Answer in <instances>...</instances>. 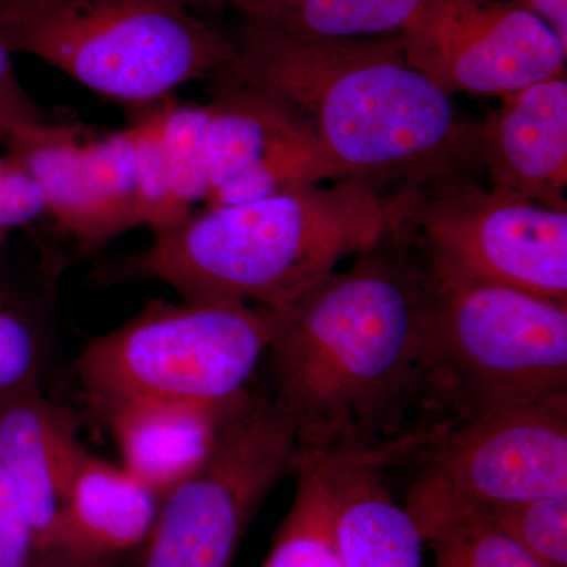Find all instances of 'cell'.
<instances>
[{
    "instance_id": "obj_3",
    "label": "cell",
    "mask_w": 567,
    "mask_h": 567,
    "mask_svg": "<svg viewBox=\"0 0 567 567\" xmlns=\"http://www.w3.org/2000/svg\"><path fill=\"white\" fill-rule=\"evenodd\" d=\"M421 193H383L352 181L303 186L204 207L112 265L111 278L169 286L183 300L256 303L279 311L347 257L404 226Z\"/></svg>"
},
{
    "instance_id": "obj_28",
    "label": "cell",
    "mask_w": 567,
    "mask_h": 567,
    "mask_svg": "<svg viewBox=\"0 0 567 567\" xmlns=\"http://www.w3.org/2000/svg\"><path fill=\"white\" fill-rule=\"evenodd\" d=\"M32 529L9 477L0 468V567H31Z\"/></svg>"
},
{
    "instance_id": "obj_9",
    "label": "cell",
    "mask_w": 567,
    "mask_h": 567,
    "mask_svg": "<svg viewBox=\"0 0 567 567\" xmlns=\"http://www.w3.org/2000/svg\"><path fill=\"white\" fill-rule=\"evenodd\" d=\"M399 37L406 61L447 95L502 99L566 74L561 41L511 0H421Z\"/></svg>"
},
{
    "instance_id": "obj_15",
    "label": "cell",
    "mask_w": 567,
    "mask_h": 567,
    "mask_svg": "<svg viewBox=\"0 0 567 567\" xmlns=\"http://www.w3.org/2000/svg\"><path fill=\"white\" fill-rule=\"evenodd\" d=\"M102 405L122 466L159 498L192 475L210 453L230 405L169 399H112Z\"/></svg>"
},
{
    "instance_id": "obj_29",
    "label": "cell",
    "mask_w": 567,
    "mask_h": 567,
    "mask_svg": "<svg viewBox=\"0 0 567 567\" xmlns=\"http://www.w3.org/2000/svg\"><path fill=\"white\" fill-rule=\"evenodd\" d=\"M546 22L567 50V0H511Z\"/></svg>"
},
{
    "instance_id": "obj_27",
    "label": "cell",
    "mask_w": 567,
    "mask_h": 567,
    "mask_svg": "<svg viewBox=\"0 0 567 567\" xmlns=\"http://www.w3.org/2000/svg\"><path fill=\"white\" fill-rule=\"evenodd\" d=\"M73 121V115L41 106L22 87L13 54L0 40V144L14 130Z\"/></svg>"
},
{
    "instance_id": "obj_17",
    "label": "cell",
    "mask_w": 567,
    "mask_h": 567,
    "mask_svg": "<svg viewBox=\"0 0 567 567\" xmlns=\"http://www.w3.org/2000/svg\"><path fill=\"white\" fill-rule=\"evenodd\" d=\"M334 503L342 567H424V540L388 484L383 462L320 456Z\"/></svg>"
},
{
    "instance_id": "obj_20",
    "label": "cell",
    "mask_w": 567,
    "mask_h": 567,
    "mask_svg": "<svg viewBox=\"0 0 567 567\" xmlns=\"http://www.w3.org/2000/svg\"><path fill=\"white\" fill-rule=\"evenodd\" d=\"M292 505L262 567H342L336 537L333 495L322 457L297 454Z\"/></svg>"
},
{
    "instance_id": "obj_6",
    "label": "cell",
    "mask_w": 567,
    "mask_h": 567,
    "mask_svg": "<svg viewBox=\"0 0 567 567\" xmlns=\"http://www.w3.org/2000/svg\"><path fill=\"white\" fill-rule=\"evenodd\" d=\"M432 265L435 360L453 424L567 395V303Z\"/></svg>"
},
{
    "instance_id": "obj_7",
    "label": "cell",
    "mask_w": 567,
    "mask_h": 567,
    "mask_svg": "<svg viewBox=\"0 0 567 567\" xmlns=\"http://www.w3.org/2000/svg\"><path fill=\"white\" fill-rule=\"evenodd\" d=\"M297 454L268 394L235 402L203 464L159 499L142 567H234L249 522Z\"/></svg>"
},
{
    "instance_id": "obj_1",
    "label": "cell",
    "mask_w": 567,
    "mask_h": 567,
    "mask_svg": "<svg viewBox=\"0 0 567 567\" xmlns=\"http://www.w3.org/2000/svg\"><path fill=\"white\" fill-rule=\"evenodd\" d=\"M436 276L415 219L271 320V399L298 454L393 465L453 424L434 347Z\"/></svg>"
},
{
    "instance_id": "obj_11",
    "label": "cell",
    "mask_w": 567,
    "mask_h": 567,
    "mask_svg": "<svg viewBox=\"0 0 567 567\" xmlns=\"http://www.w3.org/2000/svg\"><path fill=\"white\" fill-rule=\"evenodd\" d=\"M212 82L205 130L210 193L204 207L342 181L311 126L292 107L227 74Z\"/></svg>"
},
{
    "instance_id": "obj_4",
    "label": "cell",
    "mask_w": 567,
    "mask_h": 567,
    "mask_svg": "<svg viewBox=\"0 0 567 567\" xmlns=\"http://www.w3.org/2000/svg\"><path fill=\"white\" fill-rule=\"evenodd\" d=\"M0 40L132 107L215 80L235 55L230 33L183 0H0Z\"/></svg>"
},
{
    "instance_id": "obj_21",
    "label": "cell",
    "mask_w": 567,
    "mask_h": 567,
    "mask_svg": "<svg viewBox=\"0 0 567 567\" xmlns=\"http://www.w3.org/2000/svg\"><path fill=\"white\" fill-rule=\"evenodd\" d=\"M43 308L0 271V398L39 386L44 360Z\"/></svg>"
},
{
    "instance_id": "obj_30",
    "label": "cell",
    "mask_w": 567,
    "mask_h": 567,
    "mask_svg": "<svg viewBox=\"0 0 567 567\" xmlns=\"http://www.w3.org/2000/svg\"><path fill=\"white\" fill-rule=\"evenodd\" d=\"M2 158H3V155H2V156H0V163H2Z\"/></svg>"
},
{
    "instance_id": "obj_13",
    "label": "cell",
    "mask_w": 567,
    "mask_h": 567,
    "mask_svg": "<svg viewBox=\"0 0 567 567\" xmlns=\"http://www.w3.org/2000/svg\"><path fill=\"white\" fill-rule=\"evenodd\" d=\"M81 450L69 417L39 386L0 398V468L28 517L35 554H50Z\"/></svg>"
},
{
    "instance_id": "obj_24",
    "label": "cell",
    "mask_w": 567,
    "mask_h": 567,
    "mask_svg": "<svg viewBox=\"0 0 567 567\" xmlns=\"http://www.w3.org/2000/svg\"><path fill=\"white\" fill-rule=\"evenodd\" d=\"M82 158L95 193L123 234L137 229L136 163L128 130L89 132L82 141Z\"/></svg>"
},
{
    "instance_id": "obj_14",
    "label": "cell",
    "mask_w": 567,
    "mask_h": 567,
    "mask_svg": "<svg viewBox=\"0 0 567 567\" xmlns=\"http://www.w3.org/2000/svg\"><path fill=\"white\" fill-rule=\"evenodd\" d=\"M159 495L122 465L82 447L63 494L50 554L95 559L147 543Z\"/></svg>"
},
{
    "instance_id": "obj_2",
    "label": "cell",
    "mask_w": 567,
    "mask_h": 567,
    "mask_svg": "<svg viewBox=\"0 0 567 567\" xmlns=\"http://www.w3.org/2000/svg\"><path fill=\"white\" fill-rule=\"evenodd\" d=\"M219 74L271 93L315 132L342 181L383 193L472 181L480 125L406 61L401 37L306 40L241 21Z\"/></svg>"
},
{
    "instance_id": "obj_8",
    "label": "cell",
    "mask_w": 567,
    "mask_h": 567,
    "mask_svg": "<svg viewBox=\"0 0 567 567\" xmlns=\"http://www.w3.org/2000/svg\"><path fill=\"white\" fill-rule=\"evenodd\" d=\"M415 224L447 274L567 303V210L462 181L421 193Z\"/></svg>"
},
{
    "instance_id": "obj_26",
    "label": "cell",
    "mask_w": 567,
    "mask_h": 567,
    "mask_svg": "<svg viewBox=\"0 0 567 567\" xmlns=\"http://www.w3.org/2000/svg\"><path fill=\"white\" fill-rule=\"evenodd\" d=\"M43 218L44 200L39 185L6 153L0 163V252L9 244L11 234L28 229Z\"/></svg>"
},
{
    "instance_id": "obj_23",
    "label": "cell",
    "mask_w": 567,
    "mask_h": 567,
    "mask_svg": "<svg viewBox=\"0 0 567 567\" xmlns=\"http://www.w3.org/2000/svg\"><path fill=\"white\" fill-rule=\"evenodd\" d=\"M207 104L177 103L171 96L164 106L163 147L169 171L175 208L183 219L199 204L207 203L210 193L205 130Z\"/></svg>"
},
{
    "instance_id": "obj_12",
    "label": "cell",
    "mask_w": 567,
    "mask_h": 567,
    "mask_svg": "<svg viewBox=\"0 0 567 567\" xmlns=\"http://www.w3.org/2000/svg\"><path fill=\"white\" fill-rule=\"evenodd\" d=\"M480 144L492 192L567 210L566 74L502 96Z\"/></svg>"
},
{
    "instance_id": "obj_16",
    "label": "cell",
    "mask_w": 567,
    "mask_h": 567,
    "mask_svg": "<svg viewBox=\"0 0 567 567\" xmlns=\"http://www.w3.org/2000/svg\"><path fill=\"white\" fill-rule=\"evenodd\" d=\"M89 132L73 118L14 130L2 142L7 155L39 185L44 200L43 221L80 254L99 251L123 234L85 171L82 141Z\"/></svg>"
},
{
    "instance_id": "obj_10",
    "label": "cell",
    "mask_w": 567,
    "mask_h": 567,
    "mask_svg": "<svg viewBox=\"0 0 567 567\" xmlns=\"http://www.w3.org/2000/svg\"><path fill=\"white\" fill-rule=\"evenodd\" d=\"M394 466L476 505L567 495V395L446 425Z\"/></svg>"
},
{
    "instance_id": "obj_18",
    "label": "cell",
    "mask_w": 567,
    "mask_h": 567,
    "mask_svg": "<svg viewBox=\"0 0 567 567\" xmlns=\"http://www.w3.org/2000/svg\"><path fill=\"white\" fill-rule=\"evenodd\" d=\"M404 506L434 554L435 567H544L496 527L483 507L435 481L413 476Z\"/></svg>"
},
{
    "instance_id": "obj_19",
    "label": "cell",
    "mask_w": 567,
    "mask_h": 567,
    "mask_svg": "<svg viewBox=\"0 0 567 567\" xmlns=\"http://www.w3.org/2000/svg\"><path fill=\"white\" fill-rule=\"evenodd\" d=\"M194 11L230 10L306 40L399 35L421 0H183Z\"/></svg>"
},
{
    "instance_id": "obj_25",
    "label": "cell",
    "mask_w": 567,
    "mask_h": 567,
    "mask_svg": "<svg viewBox=\"0 0 567 567\" xmlns=\"http://www.w3.org/2000/svg\"><path fill=\"white\" fill-rule=\"evenodd\" d=\"M480 506L537 563L567 567V495Z\"/></svg>"
},
{
    "instance_id": "obj_5",
    "label": "cell",
    "mask_w": 567,
    "mask_h": 567,
    "mask_svg": "<svg viewBox=\"0 0 567 567\" xmlns=\"http://www.w3.org/2000/svg\"><path fill=\"white\" fill-rule=\"evenodd\" d=\"M270 341V316L257 306L152 300L92 339L76 369L95 402L147 398L224 406L248 394Z\"/></svg>"
},
{
    "instance_id": "obj_22",
    "label": "cell",
    "mask_w": 567,
    "mask_h": 567,
    "mask_svg": "<svg viewBox=\"0 0 567 567\" xmlns=\"http://www.w3.org/2000/svg\"><path fill=\"white\" fill-rule=\"evenodd\" d=\"M166 100L133 107L128 130L136 163L137 227L153 235L166 233L182 223L175 208L169 171L163 147V115Z\"/></svg>"
}]
</instances>
